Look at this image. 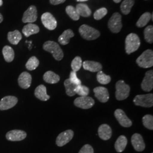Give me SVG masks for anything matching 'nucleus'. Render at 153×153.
I'll return each instance as SVG.
<instances>
[{
	"instance_id": "1",
	"label": "nucleus",
	"mask_w": 153,
	"mask_h": 153,
	"mask_svg": "<svg viewBox=\"0 0 153 153\" xmlns=\"http://www.w3.org/2000/svg\"><path fill=\"white\" fill-rule=\"evenodd\" d=\"M43 48L44 51L51 53L56 60L61 61L64 57V52L59 44L53 41H47L44 43Z\"/></svg>"
},
{
	"instance_id": "2",
	"label": "nucleus",
	"mask_w": 153,
	"mask_h": 153,
	"mask_svg": "<svg viewBox=\"0 0 153 153\" xmlns=\"http://www.w3.org/2000/svg\"><path fill=\"white\" fill-rule=\"evenodd\" d=\"M125 43L126 53L128 55H130L139 48L141 45V40L137 34L131 33L127 35Z\"/></svg>"
},
{
	"instance_id": "3",
	"label": "nucleus",
	"mask_w": 153,
	"mask_h": 153,
	"mask_svg": "<svg viewBox=\"0 0 153 153\" xmlns=\"http://www.w3.org/2000/svg\"><path fill=\"white\" fill-rule=\"evenodd\" d=\"M79 33L82 38L86 40H94L98 38L100 33L97 29L87 25H83L79 28Z\"/></svg>"
},
{
	"instance_id": "4",
	"label": "nucleus",
	"mask_w": 153,
	"mask_h": 153,
	"mask_svg": "<svg viewBox=\"0 0 153 153\" xmlns=\"http://www.w3.org/2000/svg\"><path fill=\"white\" fill-rule=\"evenodd\" d=\"M137 65L142 68H149L153 66V51L152 49L145 51L136 60Z\"/></svg>"
},
{
	"instance_id": "5",
	"label": "nucleus",
	"mask_w": 153,
	"mask_h": 153,
	"mask_svg": "<svg viewBox=\"0 0 153 153\" xmlns=\"http://www.w3.org/2000/svg\"><path fill=\"white\" fill-rule=\"evenodd\" d=\"M115 88V96L117 100H123L129 97L131 88L123 80H119L116 82Z\"/></svg>"
},
{
	"instance_id": "6",
	"label": "nucleus",
	"mask_w": 153,
	"mask_h": 153,
	"mask_svg": "<svg viewBox=\"0 0 153 153\" xmlns=\"http://www.w3.org/2000/svg\"><path fill=\"white\" fill-rule=\"evenodd\" d=\"M133 103L137 106L151 108L153 106V94L137 95L133 99Z\"/></svg>"
},
{
	"instance_id": "7",
	"label": "nucleus",
	"mask_w": 153,
	"mask_h": 153,
	"mask_svg": "<svg viewBox=\"0 0 153 153\" xmlns=\"http://www.w3.org/2000/svg\"><path fill=\"white\" fill-rule=\"evenodd\" d=\"M122 16L119 13H115L110 18L108 22V27L110 31L112 33H119L121 31L123 23H122Z\"/></svg>"
},
{
	"instance_id": "8",
	"label": "nucleus",
	"mask_w": 153,
	"mask_h": 153,
	"mask_svg": "<svg viewBox=\"0 0 153 153\" xmlns=\"http://www.w3.org/2000/svg\"><path fill=\"white\" fill-rule=\"evenodd\" d=\"M95 104V101L91 97L85 96L76 98L74 101V104L78 108L88 109L93 107Z\"/></svg>"
},
{
	"instance_id": "9",
	"label": "nucleus",
	"mask_w": 153,
	"mask_h": 153,
	"mask_svg": "<svg viewBox=\"0 0 153 153\" xmlns=\"http://www.w3.org/2000/svg\"><path fill=\"white\" fill-rule=\"evenodd\" d=\"M41 20L44 27L49 30H53L57 27V21L50 13L46 12L42 14Z\"/></svg>"
},
{
	"instance_id": "10",
	"label": "nucleus",
	"mask_w": 153,
	"mask_h": 153,
	"mask_svg": "<svg viewBox=\"0 0 153 153\" xmlns=\"http://www.w3.org/2000/svg\"><path fill=\"white\" fill-rule=\"evenodd\" d=\"M38 18V12L37 9L35 6H30L26 11L23 14L22 21L23 23H33L35 22Z\"/></svg>"
},
{
	"instance_id": "11",
	"label": "nucleus",
	"mask_w": 153,
	"mask_h": 153,
	"mask_svg": "<svg viewBox=\"0 0 153 153\" xmlns=\"http://www.w3.org/2000/svg\"><path fill=\"white\" fill-rule=\"evenodd\" d=\"M73 137L74 131L71 129L66 130L59 134L56 138V143L58 146L62 147L70 142Z\"/></svg>"
},
{
	"instance_id": "12",
	"label": "nucleus",
	"mask_w": 153,
	"mask_h": 153,
	"mask_svg": "<svg viewBox=\"0 0 153 153\" xmlns=\"http://www.w3.org/2000/svg\"><path fill=\"white\" fill-rule=\"evenodd\" d=\"M116 119L121 126L125 128H129L132 126V121L128 118L126 113L122 109H117L114 112Z\"/></svg>"
},
{
	"instance_id": "13",
	"label": "nucleus",
	"mask_w": 153,
	"mask_h": 153,
	"mask_svg": "<svg viewBox=\"0 0 153 153\" xmlns=\"http://www.w3.org/2000/svg\"><path fill=\"white\" fill-rule=\"evenodd\" d=\"M18 98L14 96H6L0 100V110L4 111L14 107L18 103Z\"/></svg>"
},
{
	"instance_id": "14",
	"label": "nucleus",
	"mask_w": 153,
	"mask_h": 153,
	"mask_svg": "<svg viewBox=\"0 0 153 153\" xmlns=\"http://www.w3.org/2000/svg\"><path fill=\"white\" fill-rule=\"evenodd\" d=\"M141 88L144 91H151L153 88V71H146L141 83Z\"/></svg>"
},
{
	"instance_id": "15",
	"label": "nucleus",
	"mask_w": 153,
	"mask_h": 153,
	"mask_svg": "<svg viewBox=\"0 0 153 153\" xmlns=\"http://www.w3.org/2000/svg\"><path fill=\"white\" fill-rule=\"evenodd\" d=\"M27 133L22 130H12L8 131L6 134V138L10 141H20L26 138Z\"/></svg>"
},
{
	"instance_id": "16",
	"label": "nucleus",
	"mask_w": 153,
	"mask_h": 153,
	"mask_svg": "<svg viewBox=\"0 0 153 153\" xmlns=\"http://www.w3.org/2000/svg\"><path fill=\"white\" fill-rule=\"evenodd\" d=\"M93 91L95 94V97L98 99L99 102L102 103H106L108 101L109 94L107 88L99 86L94 88Z\"/></svg>"
},
{
	"instance_id": "17",
	"label": "nucleus",
	"mask_w": 153,
	"mask_h": 153,
	"mask_svg": "<svg viewBox=\"0 0 153 153\" xmlns=\"http://www.w3.org/2000/svg\"><path fill=\"white\" fill-rule=\"evenodd\" d=\"M131 142L133 146L137 152H142L145 149V143L143 137L140 134L134 133L131 138Z\"/></svg>"
},
{
	"instance_id": "18",
	"label": "nucleus",
	"mask_w": 153,
	"mask_h": 153,
	"mask_svg": "<svg viewBox=\"0 0 153 153\" xmlns=\"http://www.w3.org/2000/svg\"><path fill=\"white\" fill-rule=\"evenodd\" d=\"M19 86L23 89L30 87L32 82V76L27 71H23L19 75L18 79Z\"/></svg>"
},
{
	"instance_id": "19",
	"label": "nucleus",
	"mask_w": 153,
	"mask_h": 153,
	"mask_svg": "<svg viewBox=\"0 0 153 153\" xmlns=\"http://www.w3.org/2000/svg\"><path fill=\"white\" fill-rule=\"evenodd\" d=\"M112 129L108 124H103L99 127L98 135L102 140H108L112 136Z\"/></svg>"
},
{
	"instance_id": "20",
	"label": "nucleus",
	"mask_w": 153,
	"mask_h": 153,
	"mask_svg": "<svg viewBox=\"0 0 153 153\" xmlns=\"http://www.w3.org/2000/svg\"><path fill=\"white\" fill-rule=\"evenodd\" d=\"M82 65L85 70L91 72H98L102 71V65L100 63L94 61H85Z\"/></svg>"
},
{
	"instance_id": "21",
	"label": "nucleus",
	"mask_w": 153,
	"mask_h": 153,
	"mask_svg": "<svg viewBox=\"0 0 153 153\" xmlns=\"http://www.w3.org/2000/svg\"><path fill=\"white\" fill-rule=\"evenodd\" d=\"M36 98L42 101H47L50 99V96L47 94V88L43 85H40L35 88L34 92Z\"/></svg>"
},
{
	"instance_id": "22",
	"label": "nucleus",
	"mask_w": 153,
	"mask_h": 153,
	"mask_svg": "<svg viewBox=\"0 0 153 153\" xmlns=\"http://www.w3.org/2000/svg\"><path fill=\"white\" fill-rule=\"evenodd\" d=\"M40 31V28L36 25L33 23H28L27 25H25L23 29L22 33L26 37H29L30 36L36 34Z\"/></svg>"
},
{
	"instance_id": "23",
	"label": "nucleus",
	"mask_w": 153,
	"mask_h": 153,
	"mask_svg": "<svg viewBox=\"0 0 153 153\" xmlns=\"http://www.w3.org/2000/svg\"><path fill=\"white\" fill-rule=\"evenodd\" d=\"M74 36V33L71 29H68L64 31L59 37L58 41L61 45H65L69 43L70 39Z\"/></svg>"
},
{
	"instance_id": "24",
	"label": "nucleus",
	"mask_w": 153,
	"mask_h": 153,
	"mask_svg": "<svg viewBox=\"0 0 153 153\" xmlns=\"http://www.w3.org/2000/svg\"><path fill=\"white\" fill-rule=\"evenodd\" d=\"M43 79L48 83L55 84L60 81V77L53 71H48L44 73Z\"/></svg>"
},
{
	"instance_id": "25",
	"label": "nucleus",
	"mask_w": 153,
	"mask_h": 153,
	"mask_svg": "<svg viewBox=\"0 0 153 153\" xmlns=\"http://www.w3.org/2000/svg\"><path fill=\"white\" fill-rule=\"evenodd\" d=\"M22 34L19 30L10 31L7 33L8 40L11 44L13 45H17L22 40Z\"/></svg>"
},
{
	"instance_id": "26",
	"label": "nucleus",
	"mask_w": 153,
	"mask_h": 153,
	"mask_svg": "<svg viewBox=\"0 0 153 153\" xmlns=\"http://www.w3.org/2000/svg\"><path fill=\"white\" fill-rule=\"evenodd\" d=\"M76 9L79 16L87 18L91 15V10L89 8V7L85 4L81 3L77 4Z\"/></svg>"
},
{
	"instance_id": "27",
	"label": "nucleus",
	"mask_w": 153,
	"mask_h": 153,
	"mask_svg": "<svg viewBox=\"0 0 153 153\" xmlns=\"http://www.w3.org/2000/svg\"><path fill=\"white\" fill-rule=\"evenodd\" d=\"M128 140L125 136H120L118 137L115 143V148L117 152H123L127 145Z\"/></svg>"
},
{
	"instance_id": "28",
	"label": "nucleus",
	"mask_w": 153,
	"mask_h": 153,
	"mask_svg": "<svg viewBox=\"0 0 153 153\" xmlns=\"http://www.w3.org/2000/svg\"><path fill=\"white\" fill-rule=\"evenodd\" d=\"M2 54L5 60L7 62H10L14 59V51L11 47L5 45L2 49Z\"/></svg>"
},
{
	"instance_id": "29",
	"label": "nucleus",
	"mask_w": 153,
	"mask_h": 153,
	"mask_svg": "<svg viewBox=\"0 0 153 153\" xmlns=\"http://www.w3.org/2000/svg\"><path fill=\"white\" fill-rule=\"evenodd\" d=\"M134 4V0H124L120 5V10L122 13H123L124 15L129 14Z\"/></svg>"
},
{
	"instance_id": "30",
	"label": "nucleus",
	"mask_w": 153,
	"mask_h": 153,
	"mask_svg": "<svg viewBox=\"0 0 153 153\" xmlns=\"http://www.w3.org/2000/svg\"><path fill=\"white\" fill-rule=\"evenodd\" d=\"M151 13L149 12H145L143 13L136 23L138 27L142 28L146 26L148 23L151 20Z\"/></svg>"
},
{
	"instance_id": "31",
	"label": "nucleus",
	"mask_w": 153,
	"mask_h": 153,
	"mask_svg": "<svg viewBox=\"0 0 153 153\" xmlns=\"http://www.w3.org/2000/svg\"><path fill=\"white\" fill-rule=\"evenodd\" d=\"M64 84L65 88L66 94L68 96L73 97L76 94L75 93V88L76 85L71 83L69 79H66Z\"/></svg>"
},
{
	"instance_id": "32",
	"label": "nucleus",
	"mask_w": 153,
	"mask_h": 153,
	"mask_svg": "<svg viewBox=\"0 0 153 153\" xmlns=\"http://www.w3.org/2000/svg\"><path fill=\"white\" fill-rule=\"evenodd\" d=\"M39 65V61L36 58V57L32 56L28 59L27 62H26V68L28 71H32L36 69L38 67Z\"/></svg>"
},
{
	"instance_id": "33",
	"label": "nucleus",
	"mask_w": 153,
	"mask_h": 153,
	"mask_svg": "<svg viewBox=\"0 0 153 153\" xmlns=\"http://www.w3.org/2000/svg\"><path fill=\"white\" fill-rule=\"evenodd\" d=\"M66 13L73 21H78L80 16L78 14L76 9L71 5L67 6L65 9Z\"/></svg>"
},
{
	"instance_id": "34",
	"label": "nucleus",
	"mask_w": 153,
	"mask_h": 153,
	"mask_svg": "<svg viewBox=\"0 0 153 153\" xmlns=\"http://www.w3.org/2000/svg\"><path fill=\"white\" fill-rule=\"evenodd\" d=\"M144 38L146 42L150 44L153 43V26L152 25L148 26L144 30Z\"/></svg>"
},
{
	"instance_id": "35",
	"label": "nucleus",
	"mask_w": 153,
	"mask_h": 153,
	"mask_svg": "<svg viewBox=\"0 0 153 153\" xmlns=\"http://www.w3.org/2000/svg\"><path fill=\"white\" fill-rule=\"evenodd\" d=\"M97 79L98 82L102 85L108 84L111 81V76L108 75H106L102 71L98 72L97 75Z\"/></svg>"
},
{
	"instance_id": "36",
	"label": "nucleus",
	"mask_w": 153,
	"mask_h": 153,
	"mask_svg": "<svg viewBox=\"0 0 153 153\" xmlns=\"http://www.w3.org/2000/svg\"><path fill=\"white\" fill-rule=\"evenodd\" d=\"M143 126L148 129L153 130V116L151 115H145L142 118Z\"/></svg>"
},
{
	"instance_id": "37",
	"label": "nucleus",
	"mask_w": 153,
	"mask_h": 153,
	"mask_svg": "<svg viewBox=\"0 0 153 153\" xmlns=\"http://www.w3.org/2000/svg\"><path fill=\"white\" fill-rule=\"evenodd\" d=\"M82 65V59L79 56H76L71 61V69L73 71L76 72L79 71L81 68Z\"/></svg>"
},
{
	"instance_id": "38",
	"label": "nucleus",
	"mask_w": 153,
	"mask_h": 153,
	"mask_svg": "<svg viewBox=\"0 0 153 153\" xmlns=\"http://www.w3.org/2000/svg\"><path fill=\"white\" fill-rule=\"evenodd\" d=\"M89 91H90V90L87 86L82 85H77L75 88L76 94L81 97L88 96L89 94Z\"/></svg>"
},
{
	"instance_id": "39",
	"label": "nucleus",
	"mask_w": 153,
	"mask_h": 153,
	"mask_svg": "<svg viewBox=\"0 0 153 153\" xmlns=\"http://www.w3.org/2000/svg\"><path fill=\"white\" fill-rule=\"evenodd\" d=\"M107 9L105 7H101L95 11L94 13V18L95 20H100L107 15Z\"/></svg>"
},
{
	"instance_id": "40",
	"label": "nucleus",
	"mask_w": 153,
	"mask_h": 153,
	"mask_svg": "<svg viewBox=\"0 0 153 153\" xmlns=\"http://www.w3.org/2000/svg\"><path fill=\"white\" fill-rule=\"evenodd\" d=\"M69 80L70 81L73 83V84L76 85H81V81L76 76V73L75 71H71L70 73V76H69Z\"/></svg>"
},
{
	"instance_id": "41",
	"label": "nucleus",
	"mask_w": 153,
	"mask_h": 153,
	"mask_svg": "<svg viewBox=\"0 0 153 153\" xmlns=\"http://www.w3.org/2000/svg\"><path fill=\"white\" fill-rule=\"evenodd\" d=\"M78 153H94V149L91 145L86 144L81 149Z\"/></svg>"
},
{
	"instance_id": "42",
	"label": "nucleus",
	"mask_w": 153,
	"mask_h": 153,
	"mask_svg": "<svg viewBox=\"0 0 153 153\" xmlns=\"http://www.w3.org/2000/svg\"><path fill=\"white\" fill-rule=\"evenodd\" d=\"M66 0H50L49 2L52 5H57L61 4H63L65 2Z\"/></svg>"
},
{
	"instance_id": "43",
	"label": "nucleus",
	"mask_w": 153,
	"mask_h": 153,
	"mask_svg": "<svg viewBox=\"0 0 153 153\" xmlns=\"http://www.w3.org/2000/svg\"><path fill=\"white\" fill-rule=\"evenodd\" d=\"M3 19H4L3 16H2V15L0 13V23L3 21Z\"/></svg>"
},
{
	"instance_id": "44",
	"label": "nucleus",
	"mask_w": 153,
	"mask_h": 153,
	"mask_svg": "<svg viewBox=\"0 0 153 153\" xmlns=\"http://www.w3.org/2000/svg\"><path fill=\"white\" fill-rule=\"evenodd\" d=\"M113 1H114V2L116 3V4L120 3L121 1V0H113Z\"/></svg>"
},
{
	"instance_id": "45",
	"label": "nucleus",
	"mask_w": 153,
	"mask_h": 153,
	"mask_svg": "<svg viewBox=\"0 0 153 153\" xmlns=\"http://www.w3.org/2000/svg\"><path fill=\"white\" fill-rule=\"evenodd\" d=\"M77 2H85V1H88V0H76Z\"/></svg>"
},
{
	"instance_id": "46",
	"label": "nucleus",
	"mask_w": 153,
	"mask_h": 153,
	"mask_svg": "<svg viewBox=\"0 0 153 153\" xmlns=\"http://www.w3.org/2000/svg\"><path fill=\"white\" fill-rule=\"evenodd\" d=\"M3 5V1L2 0H0V7Z\"/></svg>"
},
{
	"instance_id": "47",
	"label": "nucleus",
	"mask_w": 153,
	"mask_h": 153,
	"mask_svg": "<svg viewBox=\"0 0 153 153\" xmlns=\"http://www.w3.org/2000/svg\"></svg>"
}]
</instances>
